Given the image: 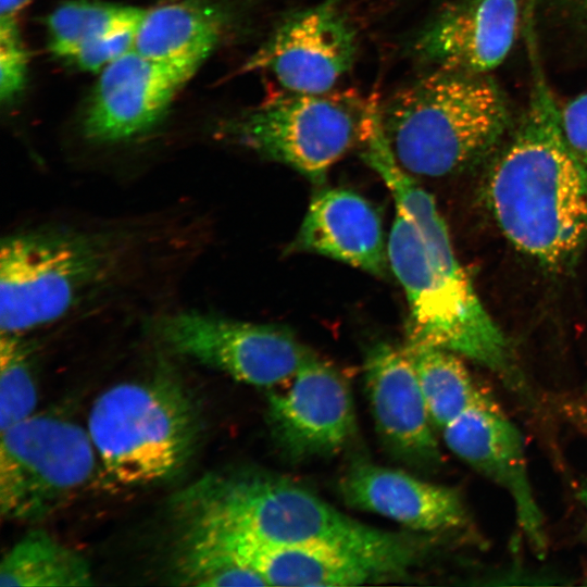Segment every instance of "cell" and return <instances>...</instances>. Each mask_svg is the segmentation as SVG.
Listing matches in <instances>:
<instances>
[{"label": "cell", "mask_w": 587, "mask_h": 587, "mask_svg": "<svg viewBox=\"0 0 587 587\" xmlns=\"http://www.w3.org/2000/svg\"><path fill=\"white\" fill-rule=\"evenodd\" d=\"M384 182L396 205L388 258L409 305L407 341L451 351L517 385L510 346L459 263L434 198L400 167Z\"/></svg>", "instance_id": "obj_1"}, {"label": "cell", "mask_w": 587, "mask_h": 587, "mask_svg": "<svg viewBox=\"0 0 587 587\" xmlns=\"http://www.w3.org/2000/svg\"><path fill=\"white\" fill-rule=\"evenodd\" d=\"M490 211L520 251L552 270L572 265L587 240V164L562 130L540 67L525 113L492 166Z\"/></svg>", "instance_id": "obj_2"}, {"label": "cell", "mask_w": 587, "mask_h": 587, "mask_svg": "<svg viewBox=\"0 0 587 587\" xmlns=\"http://www.w3.org/2000/svg\"><path fill=\"white\" fill-rule=\"evenodd\" d=\"M172 509L180 538L339 550L401 576L414 559L404 538L360 523L302 486L268 474H207L180 490Z\"/></svg>", "instance_id": "obj_3"}, {"label": "cell", "mask_w": 587, "mask_h": 587, "mask_svg": "<svg viewBox=\"0 0 587 587\" xmlns=\"http://www.w3.org/2000/svg\"><path fill=\"white\" fill-rule=\"evenodd\" d=\"M139 229L42 226L2 239L1 334L55 323L120 283L143 247Z\"/></svg>", "instance_id": "obj_4"}, {"label": "cell", "mask_w": 587, "mask_h": 587, "mask_svg": "<svg viewBox=\"0 0 587 587\" xmlns=\"http://www.w3.org/2000/svg\"><path fill=\"white\" fill-rule=\"evenodd\" d=\"M383 130L400 166L413 176L441 177L488 153L510 114L487 75L434 70L379 107Z\"/></svg>", "instance_id": "obj_5"}, {"label": "cell", "mask_w": 587, "mask_h": 587, "mask_svg": "<svg viewBox=\"0 0 587 587\" xmlns=\"http://www.w3.org/2000/svg\"><path fill=\"white\" fill-rule=\"evenodd\" d=\"M87 430L107 483L138 488L184 470L198 448L201 423L186 390L170 377L154 376L100 394Z\"/></svg>", "instance_id": "obj_6"}, {"label": "cell", "mask_w": 587, "mask_h": 587, "mask_svg": "<svg viewBox=\"0 0 587 587\" xmlns=\"http://www.w3.org/2000/svg\"><path fill=\"white\" fill-rule=\"evenodd\" d=\"M98 469L88 430L65 417L34 414L1 430V515L42 521L75 498Z\"/></svg>", "instance_id": "obj_7"}, {"label": "cell", "mask_w": 587, "mask_h": 587, "mask_svg": "<svg viewBox=\"0 0 587 587\" xmlns=\"http://www.w3.org/2000/svg\"><path fill=\"white\" fill-rule=\"evenodd\" d=\"M363 113L327 93L287 91L242 112L223 128L232 141L322 184L360 140Z\"/></svg>", "instance_id": "obj_8"}, {"label": "cell", "mask_w": 587, "mask_h": 587, "mask_svg": "<svg viewBox=\"0 0 587 587\" xmlns=\"http://www.w3.org/2000/svg\"><path fill=\"white\" fill-rule=\"evenodd\" d=\"M155 333L171 352L258 387L286 383L310 352L284 328L198 311L162 317Z\"/></svg>", "instance_id": "obj_9"}, {"label": "cell", "mask_w": 587, "mask_h": 587, "mask_svg": "<svg viewBox=\"0 0 587 587\" xmlns=\"http://www.w3.org/2000/svg\"><path fill=\"white\" fill-rule=\"evenodd\" d=\"M355 52L340 0H322L286 16L243 70L270 72L289 92L324 95L351 68Z\"/></svg>", "instance_id": "obj_10"}, {"label": "cell", "mask_w": 587, "mask_h": 587, "mask_svg": "<svg viewBox=\"0 0 587 587\" xmlns=\"http://www.w3.org/2000/svg\"><path fill=\"white\" fill-rule=\"evenodd\" d=\"M267 415L278 447L294 460L336 454L357 429L347 382L312 352L287 388L268 394Z\"/></svg>", "instance_id": "obj_11"}, {"label": "cell", "mask_w": 587, "mask_h": 587, "mask_svg": "<svg viewBox=\"0 0 587 587\" xmlns=\"http://www.w3.org/2000/svg\"><path fill=\"white\" fill-rule=\"evenodd\" d=\"M200 66L135 50L100 71L83 120L87 139L118 142L152 128Z\"/></svg>", "instance_id": "obj_12"}, {"label": "cell", "mask_w": 587, "mask_h": 587, "mask_svg": "<svg viewBox=\"0 0 587 587\" xmlns=\"http://www.w3.org/2000/svg\"><path fill=\"white\" fill-rule=\"evenodd\" d=\"M441 430L455 455L509 494L524 535L544 553V517L532 488L524 440L514 424L491 401L465 410Z\"/></svg>", "instance_id": "obj_13"}, {"label": "cell", "mask_w": 587, "mask_h": 587, "mask_svg": "<svg viewBox=\"0 0 587 587\" xmlns=\"http://www.w3.org/2000/svg\"><path fill=\"white\" fill-rule=\"evenodd\" d=\"M519 15L517 0H454L419 33L413 51L434 70L487 75L509 55Z\"/></svg>", "instance_id": "obj_14"}, {"label": "cell", "mask_w": 587, "mask_h": 587, "mask_svg": "<svg viewBox=\"0 0 587 587\" xmlns=\"http://www.w3.org/2000/svg\"><path fill=\"white\" fill-rule=\"evenodd\" d=\"M364 379L384 444L408 463H434L439 457L435 425L405 349L386 342L372 346L365 355Z\"/></svg>", "instance_id": "obj_15"}, {"label": "cell", "mask_w": 587, "mask_h": 587, "mask_svg": "<svg viewBox=\"0 0 587 587\" xmlns=\"http://www.w3.org/2000/svg\"><path fill=\"white\" fill-rule=\"evenodd\" d=\"M344 501L417 532L444 533L469 522L458 491L404 471L366 461L351 464L339 482Z\"/></svg>", "instance_id": "obj_16"}, {"label": "cell", "mask_w": 587, "mask_h": 587, "mask_svg": "<svg viewBox=\"0 0 587 587\" xmlns=\"http://www.w3.org/2000/svg\"><path fill=\"white\" fill-rule=\"evenodd\" d=\"M289 250L328 257L378 277L390 270L379 214L365 198L344 188L314 193Z\"/></svg>", "instance_id": "obj_17"}, {"label": "cell", "mask_w": 587, "mask_h": 587, "mask_svg": "<svg viewBox=\"0 0 587 587\" xmlns=\"http://www.w3.org/2000/svg\"><path fill=\"white\" fill-rule=\"evenodd\" d=\"M180 540L204 545L260 574L268 586H357L401 577L371 559L326 548L270 546L238 538Z\"/></svg>", "instance_id": "obj_18"}, {"label": "cell", "mask_w": 587, "mask_h": 587, "mask_svg": "<svg viewBox=\"0 0 587 587\" xmlns=\"http://www.w3.org/2000/svg\"><path fill=\"white\" fill-rule=\"evenodd\" d=\"M226 20L215 5L180 0L145 10L134 50L161 61L200 66L220 43Z\"/></svg>", "instance_id": "obj_19"}, {"label": "cell", "mask_w": 587, "mask_h": 587, "mask_svg": "<svg viewBox=\"0 0 587 587\" xmlns=\"http://www.w3.org/2000/svg\"><path fill=\"white\" fill-rule=\"evenodd\" d=\"M88 561L43 530L21 538L2 558L1 587H77L92 585Z\"/></svg>", "instance_id": "obj_20"}, {"label": "cell", "mask_w": 587, "mask_h": 587, "mask_svg": "<svg viewBox=\"0 0 587 587\" xmlns=\"http://www.w3.org/2000/svg\"><path fill=\"white\" fill-rule=\"evenodd\" d=\"M416 371L435 426L440 429L465 410L492 401L471 377L460 355L433 346H403Z\"/></svg>", "instance_id": "obj_21"}, {"label": "cell", "mask_w": 587, "mask_h": 587, "mask_svg": "<svg viewBox=\"0 0 587 587\" xmlns=\"http://www.w3.org/2000/svg\"><path fill=\"white\" fill-rule=\"evenodd\" d=\"M143 9L91 0H73L58 7L47 18L50 51L71 60L85 43L110 33L137 26Z\"/></svg>", "instance_id": "obj_22"}, {"label": "cell", "mask_w": 587, "mask_h": 587, "mask_svg": "<svg viewBox=\"0 0 587 587\" xmlns=\"http://www.w3.org/2000/svg\"><path fill=\"white\" fill-rule=\"evenodd\" d=\"M38 385L32 352L22 335L1 334L0 430L34 415Z\"/></svg>", "instance_id": "obj_23"}, {"label": "cell", "mask_w": 587, "mask_h": 587, "mask_svg": "<svg viewBox=\"0 0 587 587\" xmlns=\"http://www.w3.org/2000/svg\"><path fill=\"white\" fill-rule=\"evenodd\" d=\"M174 578L179 585L200 587L268 586L251 569L201 544L180 540L174 562Z\"/></svg>", "instance_id": "obj_24"}, {"label": "cell", "mask_w": 587, "mask_h": 587, "mask_svg": "<svg viewBox=\"0 0 587 587\" xmlns=\"http://www.w3.org/2000/svg\"><path fill=\"white\" fill-rule=\"evenodd\" d=\"M27 73V54L17 17L0 16V98L12 101L23 89Z\"/></svg>", "instance_id": "obj_25"}, {"label": "cell", "mask_w": 587, "mask_h": 587, "mask_svg": "<svg viewBox=\"0 0 587 587\" xmlns=\"http://www.w3.org/2000/svg\"><path fill=\"white\" fill-rule=\"evenodd\" d=\"M138 25L110 33L85 43L71 61L82 70L100 72L113 61L134 50Z\"/></svg>", "instance_id": "obj_26"}, {"label": "cell", "mask_w": 587, "mask_h": 587, "mask_svg": "<svg viewBox=\"0 0 587 587\" xmlns=\"http://www.w3.org/2000/svg\"><path fill=\"white\" fill-rule=\"evenodd\" d=\"M560 121L570 147L587 164V91L560 109Z\"/></svg>", "instance_id": "obj_27"}, {"label": "cell", "mask_w": 587, "mask_h": 587, "mask_svg": "<svg viewBox=\"0 0 587 587\" xmlns=\"http://www.w3.org/2000/svg\"><path fill=\"white\" fill-rule=\"evenodd\" d=\"M30 0H0L1 17H17Z\"/></svg>", "instance_id": "obj_28"}, {"label": "cell", "mask_w": 587, "mask_h": 587, "mask_svg": "<svg viewBox=\"0 0 587 587\" xmlns=\"http://www.w3.org/2000/svg\"><path fill=\"white\" fill-rule=\"evenodd\" d=\"M565 2L587 29V0H565Z\"/></svg>", "instance_id": "obj_29"}, {"label": "cell", "mask_w": 587, "mask_h": 587, "mask_svg": "<svg viewBox=\"0 0 587 587\" xmlns=\"http://www.w3.org/2000/svg\"><path fill=\"white\" fill-rule=\"evenodd\" d=\"M582 499H583V503H584V507H585V511H586V525H587V480L583 487V490H582ZM587 528V526H586Z\"/></svg>", "instance_id": "obj_30"}]
</instances>
